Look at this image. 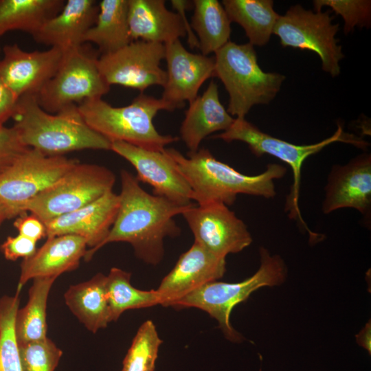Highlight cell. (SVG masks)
<instances>
[{"label": "cell", "instance_id": "ab89813d", "mask_svg": "<svg viewBox=\"0 0 371 371\" xmlns=\"http://www.w3.org/2000/svg\"><path fill=\"white\" fill-rule=\"evenodd\" d=\"M357 344L366 349L370 354L371 352V324L368 322L365 327L356 336Z\"/></svg>", "mask_w": 371, "mask_h": 371}, {"label": "cell", "instance_id": "2e32d148", "mask_svg": "<svg viewBox=\"0 0 371 371\" xmlns=\"http://www.w3.org/2000/svg\"><path fill=\"white\" fill-rule=\"evenodd\" d=\"M0 60V78L18 98L36 95L58 70L64 52L57 47L26 52L18 45H7Z\"/></svg>", "mask_w": 371, "mask_h": 371}, {"label": "cell", "instance_id": "ffe728a7", "mask_svg": "<svg viewBox=\"0 0 371 371\" xmlns=\"http://www.w3.org/2000/svg\"><path fill=\"white\" fill-rule=\"evenodd\" d=\"M85 240L78 236L66 234L47 238V241L30 257L23 259L16 292L30 280L56 278L74 271L87 252Z\"/></svg>", "mask_w": 371, "mask_h": 371}, {"label": "cell", "instance_id": "8fae6325", "mask_svg": "<svg viewBox=\"0 0 371 371\" xmlns=\"http://www.w3.org/2000/svg\"><path fill=\"white\" fill-rule=\"evenodd\" d=\"M338 30L339 24L333 23L328 10L314 12L297 4L280 16L273 34L284 47L315 52L322 60V69L335 77L340 73L339 62L344 56L335 38Z\"/></svg>", "mask_w": 371, "mask_h": 371}, {"label": "cell", "instance_id": "74e56055", "mask_svg": "<svg viewBox=\"0 0 371 371\" xmlns=\"http://www.w3.org/2000/svg\"><path fill=\"white\" fill-rule=\"evenodd\" d=\"M19 99L0 78V127L12 118Z\"/></svg>", "mask_w": 371, "mask_h": 371}, {"label": "cell", "instance_id": "4fadbf2b", "mask_svg": "<svg viewBox=\"0 0 371 371\" xmlns=\"http://www.w3.org/2000/svg\"><path fill=\"white\" fill-rule=\"evenodd\" d=\"M181 215L194 242L218 257L240 252L252 243L246 224L223 203L193 204Z\"/></svg>", "mask_w": 371, "mask_h": 371}, {"label": "cell", "instance_id": "484cf974", "mask_svg": "<svg viewBox=\"0 0 371 371\" xmlns=\"http://www.w3.org/2000/svg\"><path fill=\"white\" fill-rule=\"evenodd\" d=\"M231 22L239 24L245 30L251 45H266L273 34L280 16L273 10L271 0H223Z\"/></svg>", "mask_w": 371, "mask_h": 371}, {"label": "cell", "instance_id": "cb8c5ba5", "mask_svg": "<svg viewBox=\"0 0 371 371\" xmlns=\"http://www.w3.org/2000/svg\"><path fill=\"white\" fill-rule=\"evenodd\" d=\"M106 280V276L97 273L87 281L71 285L64 294L69 310L93 333L111 322Z\"/></svg>", "mask_w": 371, "mask_h": 371}, {"label": "cell", "instance_id": "30bf717a", "mask_svg": "<svg viewBox=\"0 0 371 371\" xmlns=\"http://www.w3.org/2000/svg\"><path fill=\"white\" fill-rule=\"evenodd\" d=\"M96 53L82 45L64 51L54 76L35 95L45 111L56 113L70 105L101 98L110 90L98 68Z\"/></svg>", "mask_w": 371, "mask_h": 371}, {"label": "cell", "instance_id": "5bb4252c", "mask_svg": "<svg viewBox=\"0 0 371 371\" xmlns=\"http://www.w3.org/2000/svg\"><path fill=\"white\" fill-rule=\"evenodd\" d=\"M164 150H147L123 142H111V150L135 168L139 182L152 187L153 194L181 206H190L193 204L192 190Z\"/></svg>", "mask_w": 371, "mask_h": 371}, {"label": "cell", "instance_id": "d590c367", "mask_svg": "<svg viewBox=\"0 0 371 371\" xmlns=\"http://www.w3.org/2000/svg\"><path fill=\"white\" fill-rule=\"evenodd\" d=\"M36 242L18 234L8 236L1 244V250L4 257L11 261L27 258L36 251Z\"/></svg>", "mask_w": 371, "mask_h": 371}, {"label": "cell", "instance_id": "44dd1931", "mask_svg": "<svg viewBox=\"0 0 371 371\" xmlns=\"http://www.w3.org/2000/svg\"><path fill=\"white\" fill-rule=\"evenodd\" d=\"M99 8L93 0H68L61 10L46 20L32 36L36 42L63 52L83 44L85 33L95 23Z\"/></svg>", "mask_w": 371, "mask_h": 371}, {"label": "cell", "instance_id": "d6986e66", "mask_svg": "<svg viewBox=\"0 0 371 371\" xmlns=\"http://www.w3.org/2000/svg\"><path fill=\"white\" fill-rule=\"evenodd\" d=\"M166 81L161 99L175 109L191 102L202 85L214 76V58L188 51L180 40L165 44Z\"/></svg>", "mask_w": 371, "mask_h": 371}, {"label": "cell", "instance_id": "83f0119b", "mask_svg": "<svg viewBox=\"0 0 371 371\" xmlns=\"http://www.w3.org/2000/svg\"><path fill=\"white\" fill-rule=\"evenodd\" d=\"M64 4L63 0H0V36L11 30L32 36Z\"/></svg>", "mask_w": 371, "mask_h": 371}, {"label": "cell", "instance_id": "ac0fdd59", "mask_svg": "<svg viewBox=\"0 0 371 371\" xmlns=\"http://www.w3.org/2000/svg\"><path fill=\"white\" fill-rule=\"evenodd\" d=\"M226 271L225 258L218 257L199 243L179 258L173 269L157 289L160 304L172 306L175 302L206 283L218 280Z\"/></svg>", "mask_w": 371, "mask_h": 371}, {"label": "cell", "instance_id": "f1b7e54d", "mask_svg": "<svg viewBox=\"0 0 371 371\" xmlns=\"http://www.w3.org/2000/svg\"><path fill=\"white\" fill-rule=\"evenodd\" d=\"M56 278H36L29 290L26 305L19 308L14 329L19 345L46 339L47 298Z\"/></svg>", "mask_w": 371, "mask_h": 371}, {"label": "cell", "instance_id": "e0dca14e", "mask_svg": "<svg viewBox=\"0 0 371 371\" xmlns=\"http://www.w3.org/2000/svg\"><path fill=\"white\" fill-rule=\"evenodd\" d=\"M119 195L110 191L97 200L47 223L46 236L76 235L83 238L89 249L84 260H91L107 237L117 216Z\"/></svg>", "mask_w": 371, "mask_h": 371}, {"label": "cell", "instance_id": "3957f363", "mask_svg": "<svg viewBox=\"0 0 371 371\" xmlns=\"http://www.w3.org/2000/svg\"><path fill=\"white\" fill-rule=\"evenodd\" d=\"M12 119L21 143L48 156L85 149L111 150V142L87 124L76 104L50 113L34 95H24Z\"/></svg>", "mask_w": 371, "mask_h": 371}, {"label": "cell", "instance_id": "d6a6232c", "mask_svg": "<svg viewBox=\"0 0 371 371\" xmlns=\"http://www.w3.org/2000/svg\"><path fill=\"white\" fill-rule=\"evenodd\" d=\"M22 371H54L63 351L48 337L19 345Z\"/></svg>", "mask_w": 371, "mask_h": 371}, {"label": "cell", "instance_id": "e575fe53", "mask_svg": "<svg viewBox=\"0 0 371 371\" xmlns=\"http://www.w3.org/2000/svg\"><path fill=\"white\" fill-rule=\"evenodd\" d=\"M27 148L20 141L13 127H0V170Z\"/></svg>", "mask_w": 371, "mask_h": 371}, {"label": "cell", "instance_id": "5b68a950", "mask_svg": "<svg viewBox=\"0 0 371 371\" xmlns=\"http://www.w3.org/2000/svg\"><path fill=\"white\" fill-rule=\"evenodd\" d=\"M214 54V76L229 94L227 111L232 116L245 118L253 106L269 103L280 90L285 76L263 71L250 43L229 41Z\"/></svg>", "mask_w": 371, "mask_h": 371}, {"label": "cell", "instance_id": "7a4b0ae2", "mask_svg": "<svg viewBox=\"0 0 371 371\" xmlns=\"http://www.w3.org/2000/svg\"><path fill=\"white\" fill-rule=\"evenodd\" d=\"M164 151L188 182L192 200L197 205L221 203L231 205L239 194L273 198L276 195L274 181L286 172L284 166L269 164L263 172L247 175L217 160L205 148L188 152L186 157L175 148Z\"/></svg>", "mask_w": 371, "mask_h": 371}, {"label": "cell", "instance_id": "6da1fadb", "mask_svg": "<svg viewBox=\"0 0 371 371\" xmlns=\"http://www.w3.org/2000/svg\"><path fill=\"white\" fill-rule=\"evenodd\" d=\"M120 179L117 216L98 250L111 243H128L137 258L156 265L164 256V239L181 234L175 216L181 214L189 206H181L149 194L142 188L137 177L126 170H121Z\"/></svg>", "mask_w": 371, "mask_h": 371}, {"label": "cell", "instance_id": "f35d334b", "mask_svg": "<svg viewBox=\"0 0 371 371\" xmlns=\"http://www.w3.org/2000/svg\"><path fill=\"white\" fill-rule=\"evenodd\" d=\"M171 4L177 12L181 16L183 26L186 30L188 43L191 48H199V41L191 25L189 24L186 15V11L190 7V1L185 0H172Z\"/></svg>", "mask_w": 371, "mask_h": 371}, {"label": "cell", "instance_id": "d4e9b609", "mask_svg": "<svg viewBox=\"0 0 371 371\" xmlns=\"http://www.w3.org/2000/svg\"><path fill=\"white\" fill-rule=\"evenodd\" d=\"M98 8L96 21L84 35L83 43L95 44L104 54L133 41L128 24V0H102Z\"/></svg>", "mask_w": 371, "mask_h": 371}, {"label": "cell", "instance_id": "ba28073f", "mask_svg": "<svg viewBox=\"0 0 371 371\" xmlns=\"http://www.w3.org/2000/svg\"><path fill=\"white\" fill-rule=\"evenodd\" d=\"M115 182V174L106 167L79 161L57 181L26 203L22 212H30L46 225L54 218L80 209L112 191Z\"/></svg>", "mask_w": 371, "mask_h": 371}, {"label": "cell", "instance_id": "277c9868", "mask_svg": "<svg viewBox=\"0 0 371 371\" xmlns=\"http://www.w3.org/2000/svg\"><path fill=\"white\" fill-rule=\"evenodd\" d=\"M87 124L111 142H123L150 150L162 151L178 140L177 137L160 134L153 124L158 111L175 109L161 98L141 93L126 106L115 107L101 98L78 105Z\"/></svg>", "mask_w": 371, "mask_h": 371}, {"label": "cell", "instance_id": "8992f818", "mask_svg": "<svg viewBox=\"0 0 371 371\" xmlns=\"http://www.w3.org/2000/svg\"><path fill=\"white\" fill-rule=\"evenodd\" d=\"M260 265L249 278L238 282L212 281L193 291L174 304V308H197L215 319L225 337L231 341L239 342L242 335L232 326L230 315L233 308L245 301L257 289L282 284L287 269L284 260L272 255L262 247L259 250Z\"/></svg>", "mask_w": 371, "mask_h": 371}, {"label": "cell", "instance_id": "9a60e30c", "mask_svg": "<svg viewBox=\"0 0 371 371\" xmlns=\"http://www.w3.org/2000/svg\"><path fill=\"white\" fill-rule=\"evenodd\" d=\"M354 208L367 223L371 218V155L361 154L344 165H334L324 188L322 212Z\"/></svg>", "mask_w": 371, "mask_h": 371}, {"label": "cell", "instance_id": "7402d4cb", "mask_svg": "<svg viewBox=\"0 0 371 371\" xmlns=\"http://www.w3.org/2000/svg\"><path fill=\"white\" fill-rule=\"evenodd\" d=\"M163 0H128V24L132 41L167 44L186 36L181 17Z\"/></svg>", "mask_w": 371, "mask_h": 371}, {"label": "cell", "instance_id": "4316f807", "mask_svg": "<svg viewBox=\"0 0 371 371\" xmlns=\"http://www.w3.org/2000/svg\"><path fill=\"white\" fill-rule=\"evenodd\" d=\"M191 27L196 32L201 54L215 53L229 41L231 21L217 0H194Z\"/></svg>", "mask_w": 371, "mask_h": 371}, {"label": "cell", "instance_id": "603a6c76", "mask_svg": "<svg viewBox=\"0 0 371 371\" xmlns=\"http://www.w3.org/2000/svg\"><path fill=\"white\" fill-rule=\"evenodd\" d=\"M234 120L220 101L216 83L211 81L204 93L190 102L179 130L181 139L189 152H195L205 137L227 131Z\"/></svg>", "mask_w": 371, "mask_h": 371}, {"label": "cell", "instance_id": "9c48e42d", "mask_svg": "<svg viewBox=\"0 0 371 371\" xmlns=\"http://www.w3.org/2000/svg\"><path fill=\"white\" fill-rule=\"evenodd\" d=\"M79 161L48 156L27 148L0 170V206L8 219L23 214L30 200L61 178Z\"/></svg>", "mask_w": 371, "mask_h": 371}, {"label": "cell", "instance_id": "836d02e7", "mask_svg": "<svg viewBox=\"0 0 371 371\" xmlns=\"http://www.w3.org/2000/svg\"><path fill=\"white\" fill-rule=\"evenodd\" d=\"M314 10L321 11L324 6L329 7L344 19L345 34L355 27H369L371 21V1L370 0H315Z\"/></svg>", "mask_w": 371, "mask_h": 371}, {"label": "cell", "instance_id": "60d3db41", "mask_svg": "<svg viewBox=\"0 0 371 371\" xmlns=\"http://www.w3.org/2000/svg\"><path fill=\"white\" fill-rule=\"evenodd\" d=\"M6 219H8L7 215L3 208L0 206V227L3 222Z\"/></svg>", "mask_w": 371, "mask_h": 371}, {"label": "cell", "instance_id": "4dcf8cb0", "mask_svg": "<svg viewBox=\"0 0 371 371\" xmlns=\"http://www.w3.org/2000/svg\"><path fill=\"white\" fill-rule=\"evenodd\" d=\"M19 293L0 297V371H22L14 329Z\"/></svg>", "mask_w": 371, "mask_h": 371}, {"label": "cell", "instance_id": "52a82bcc", "mask_svg": "<svg viewBox=\"0 0 371 371\" xmlns=\"http://www.w3.org/2000/svg\"><path fill=\"white\" fill-rule=\"evenodd\" d=\"M212 138L221 139L226 142H243L247 144L251 152L257 157L267 154L287 164L292 168L293 183L286 198V211L289 213V217L298 221L313 238L317 235L308 229L301 215L298 204L301 170L304 161L309 156L319 153L334 142L349 143L362 148L368 145L367 142L359 137L344 133L341 125H338L336 132L332 136L319 142L308 145H296L261 131L245 118H235L227 131L212 136Z\"/></svg>", "mask_w": 371, "mask_h": 371}, {"label": "cell", "instance_id": "f546056e", "mask_svg": "<svg viewBox=\"0 0 371 371\" xmlns=\"http://www.w3.org/2000/svg\"><path fill=\"white\" fill-rule=\"evenodd\" d=\"M131 273L113 267L106 276V289L111 322L116 321L126 311L151 307L160 304L157 290L144 291L131 283Z\"/></svg>", "mask_w": 371, "mask_h": 371}, {"label": "cell", "instance_id": "1f68e13d", "mask_svg": "<svg viewBox=\"0 0 371 371\" xmlns=\"http://www.w3.org/2000/svg\"><path fill=\"white\" fill-rule=\"evenodd\" d=\"M162 342L154 323L150 320L144 322L123 361L122 371H154Z\"/></svg>", "mask_w": 371, "mask_h": 371}, {"label": "cell", "instance_id": "7c38bea8", "mask_svg": "<svg viewBox=\"0 0 371 371\" xmlns=\"http://www.w3.org/2000/svg\"><path fill=\"white\" fill-rule=\"evenodd\" d=\"M164 58V44L137 40L115 52L101 54L98 65L110 86L120 85L142 93L151 86H164L166 71L160 67Z\"/></svg>", "mask_w": 371, "mask_h": 371}, {"label": "cell", "instance_id": "8d00e7d4", "mask_svg": "<svg viewBox=\"0 0 371 371\" xmlns=\"http://www.w3.org/2000/svg\"><path fill=\"white\" fill-rule=\"evenodd\" d=\"M14 226L19 234L37 243L46 236V226L37 216L24 213L15 219Z\"/></svg>", "mask_w": 371, "mask_h": 371}]
</instances>
